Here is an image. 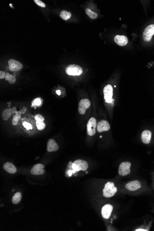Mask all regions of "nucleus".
I'll return each mask as SVG.
<instances>
[{
    "label": "nucleus",
    "mask_w": 154,
    "mask_h": 231,
    "mask_svg": "<svg viewBox=\"0 0 154 231\" xmlns=\"http://www.w3.org/2000/svg\"><path fill=\"white\" fill-rule=\"evenodd\" d=\"M6 74L3 71H0V79H3L6 77Z\"/></svg>",
    "instance_id": "28"
},
{
    "label": "nucleus",
    "mask_w": 154,
    "mask_h": 231,
    "mask_svg": "<svg viewBox=\"0 0 154 231\" xmlns=\"http://www.w3.org/2000/svg\"><path fill=\"white\" fill-rule=\"evenodd\" d=\"M154 35V24H151L145 28L143 33V40L146 42L151 40Z\"/></svg>",
    "instance_id": "4"
},
{
    "label": "nucleus",
    "mask_w": 154,
    "mask_h": 231,
    "mask_svg": "<svg viewBox=\"0 0 154 231\" xmlns=\"http://www.w3.org/2000/svg\"><path fill=\"white\" fill-rule=\"evenodd\" d=\"M9 69L12 72H17L21 70L23 65L20 62L14 59H10L8 61Z\"/></svg>",
    "instance_id": "7"
},
{
    "label": "nucleus",
    "mask_w": 154,
    "mask_h": 231,
    "mask_svg": "<svg viewBox=\"0 0 154 231\" xmlns=\"http://www.w3.org/2000/svg\"><path fill=\"white\" fill-rule=\"evenodd\" d=\"M73 172L74 173L76 171H85L88 168V164L86 161L82 160H77L72 164Z\"/></svg>",
    "instance_id": "2"
},
{
    "label": "nucleus",
    "mask_w": 154,
    "mask_h": 231,
    "mask_svg": "<svg viewBox=\"0 0 154 231\" xmlns=\"http://www.w3.org/2000/svg\"><path fill=\"white\" fill-rule=\"evenodd\" d=\"M21 112H18L16 113L14 116H13V119L12 123L13 124V125H17L18 124V122H19V120L20 118V116H21Z\"/></svg>",
    "instance_id": "23"
},
{
    "label": "nucleus",
    "mask_w": 154,
    "mask_h": 231,
    "mask_svg": "<svg viewBox=\"0 0 154 231\" xmlns=\"http://www.w3.org/2000/svg\"><path fill=\"white\" fill-rule=\"evenodd\" d=\"M91 106V102L88 99H83L80 101L79 103V112L80 114L83 115L85 114V111Z\"/></svg>",
    "instance_id": "8"
},
{
    "label": "nucleus",
    "mask_w": 154,
    "mask_h": 231,
    "mask_svg": "<svg viewBox=\"0 0 154 231\" xmlns=\"http://www.w3.org/2000/svg\"><path fill=\"white\" fill-rule=\"evenodd\" d=\"M135 231H147V230H145V229H137V230H136Z\"/></svg>",
    "instance_id": "31"
},
{
    "label": "nucleus",
    "mask_w": 154,
    "mask_h": 231,
    "mask_svg": "<svg viewBox=\"0 0 154 231\" xmlns=\"http://www.w3.org/2000/svg\"><path fill=\"white\" fill-rule=\"evenodd\" d=\"M35 119L36 121V123L42 122H44L45 119L41 114H36L35 116Z\"/></svg>",
    "instance_id": "24"
},
{
    "label": "nucleus",
    "mask_w": 154,
    "mask_h": 231,
    "mask_svg": "<svg viewBox=\"0 0 154 231\" xmlns=\"http://www.w3.org/2000/svg\"><path fill=\"white\" fill-rule=\"evenodd\" d=\"M3 168L6 172L9 174H14L17 172L16 167L10 162H8L5 163L3 165Z\"/></svg>",
    "instance_id": "17"
},
{
    "label": "nucleus",
    "mask_w": 154,
    "mask_h": 231,
    "mask_svg": "<svg viewBox=\"0 0 154 231\" xmlns=\"http://www.w3.org/2000/svg\"><path fill=\"white\" fill-rule=\"evenodd\" d=\"M45 166L42 164H37L32 168L30 173L33 175H41L45 173Z\"/></svg>",
    "instance_id": "13"
},
{
    "label": "nucleus",
    "mask_w": 154,
    "mask_h": 231,
    "mask_svg": "<svg viewBox=\"0 0 154 231\" xmlns=\"http://www.w3.org/2000/svg\"><path fill=\"white\" fill-rule=\"evenodd\" d=\"M141 187V183L138 180H133L128 182L126 185V188L130 191H135L138 190Z\"/></svg>",
    "instance_id": "12"
},
{
    "label": "nucleus",
    "mask_w": 154,
    "mask_h": 231,
    "mask_svg": "<svg viewBox=\"0 0 154 231\" xmlns=\"http://www.w3.org/2000/svg\"><path fill=\"white\" fill-rule=\"evenodd\" d=\"M151 135L152 133L150 131L145 130L143 131L141 134V139L142 142L145 144H149L150 143Z\"/></svg>",
    "instance_id": "16"
},
{
    "label": "nucleus",
    "mask_w": 154,
    "mask_h": 231,
    "mask_svg": "<svg viewBox=\"0 0 154 231\" xmlns=\"http://www.w3.org/2000/svg\"><path fill=\"white\" fill-rule=\"evenodd\" d=\"M114 42L119 45L123 46L128 42L127 38L124 35H116L114 37Z\"/></svg>",
    "instance_id": "14"
},
{
    "label": "nucleus",
    "mask_w": 154,
    "mask_h": 231,
    "mask_svg": "<svg viewBox=\"0 0 154 231\" xmlns=\"http://www.w3.org/2000/svg\"><path fill=\"white\" fill-rule=\"evenodd\" d=\"M56 93L58 95H61V91H60V90H57V91H56Z\"/></svg>",
    "instance_id": "30"
},
{
    "label": "nucleus",
    "mask_w": 154,
    "mask_h": 231,
    "mask_svg": "<svg viewBox=\"0 0 154 231\" xmlns=\"http://www.w3.org/2000/svg\"><path fill=\"white\" fill-rule=\"evenodd\" d=\"M97 125V121L95 118L92 117L88 121L87 124V130L89 136H93L95 134V128Z\"/></svg>",
    "instance_id": "6"
},
{
    "label": "nucleus",
    "mask_w": 154,
    "mask_h": 231,
    "mask_svg": "<svg viewBox=\"0 0 154 231\" xmlns=\"http://www.w3.org/2000/svg\"><path fill=\"white\" fill-rule=\"evenodd\" d=\"M5 79L7 81H9V83L11 84H13L16 81V78L13 76L9 74V73L6 74V77Z\"/></svg>",
    "instance_id": "22"
},
{
    "label": "nucleus",
    "mask_w": 154,
    "mask_h": 231,
    "mask_svg": "<svg viewBox=\"0 0 154 231\" xmlns=\"http://www.w3.org/2000/svg\"><path fill=\"white\" fill-rule=\"evenodd\" d=\"M97 131L98 132H102L108 131L110 128L109 124L107 121L105 120L100 121L97 125Z\"/></svg>",
    "instance_id": "10"
},
{
    "label": "nucleus",
    "mask_w": 154,
    "mask_h": 231,
    "mask_svg": "<svg viewBox=\"0 0 154 231\" xmlns=\"http://www.w3.org/2000/svg\"><path fill=\"white\" fill-rule=\"evenodd\" d=\"M59 149V146L53 139L48 140L47 144V150L49 152L57 151Z\"/></svg>",
    "instance_id": "15"
},
{
    "label": "nucleus",
    "mask_w": 154,
    "mask_h": 231,
    "mask_svg": "<svg viewBox=\"0 0 154 231\" xmlns=\"http://www.w3.org/2000/svg\"><path fill=\"white\" fill-rule=\"evenodd\" d=\"M66 74L71 76H79L83 73V69L80 66L70 65L66 68Z\"/></svg>",
    "instance_id": "3"
},
{
    "label": "nucleus",
    "mask_w": 154,
    "mask_h": 231,
    "mask_svg": "<svg viewBox=\"0 0 154 231\" xmlns=\"http://www.w3.org/2000/svg\"><path fill=\"white\" fill-rule=\"evenodd\" d=\"M117 191V189L114 186L113 182H108L105 184L103 190V195L106 198L113 196Z\"/></svg>",
    "instance_id": "1"
},
{
    "label": "nucleus",
    "mask_w": 154,
    "mask_h": 231,
    "mask_svg": "<svg viewBox=\"0 0 154 231\" xmlns=\"http://www.w3.org/2000/svg\"><path fill=\"white\" fill-rule=\"evenodd\" d=\"M41 103V100H40V99H39V98H37V99H35L34 101V104H35V105H38V106L40 105Z\"/></svg>",
    "instance_id": "29"
},
{
    "label": "nucleus",
    "mask_w": 154,
    "mask_h": 231,
    "mask_svg": "<svg viewBox=\"0 0 154 231\" xmlns=\"http://www.w3.org/2000/svg\"><path fill=\"white\" fill-rule=\"evenodd\" d=\"M36 125H37V128L39 130H43L45 128V124L44 123V122L36 123Z\"/></svg>",
    "instance_id": "25"
},
{
    "label": "nucleus",
    "mask_w": 154,
    "mask_h": 231,
    "mask_svg": "<svg viewBox=\"0 0 154 231\" xmlns=\"http://www.w3.org/2000/svg\"><path fill=\"white\" fill-rule=\"evenodd\" d=\"M113 207L109 204L105 205L102 209L101 213L102 217L104 219H108L111 215Z\"/></svg>",
    "instance_id": "11"
},
{
    "label": "nucleus",
    "mask_w": 154,
    "mask_h": 231,
    "mask_svg": "<svg viewBox=\"0 0 154 231\" xmlns=\"http://www.w3.org/2000/svg\"><path fill=\"white\" fill-rule=\"evenodd\" d=\"M12 114V110L10 109H6L2 113V118L3 120L6 121L10 117Z\"/></svg>",
    "instance_id": "19"
},
{
    "label": "nucleus",
    "mask_w": 154,
    "mask_h": 231,
    "mask_svg": "<svg viewBox=\"0 0 154 231\" xmlns=\"http://www.w3.org/2000/svg\"><path fill=\"white\" fill-rule=\"evenodd\" d=\"M131 163L129 162L121 163L119 167V174L122 176H125L130 174V167Z\"/></svg>",
    "instance_id": "5"
},
{
    "label": "nucleus",
    "mask_w": 154,
    "mask_h": 231,
    "mask_svg": "<svg viewBox=\"0 0 154 231\" xmlns=\"http://www.w3.org/2000/svg\"><path fill=\"white\" fill-rule=\"evenodd\" d=\"M85 12H86L87 15L91 19H95L98 18V13H97L94 12L92 11L90 9H86Z\"/></svg>",
    "instance_id": "21"
},
{
    "label": "nucleus",
    "mask_w": 154,
    "mask_h": 231,
    "mask_svg": "<svg viewBox=\"0 0 154 231\" xmlns=\"http://www.w3.org/2000/svg\"><path fill=\"white\" fill-rule=\"evenodd\" d=\"M22 197V195L21 193H15L13 196L12 198V202L13 204H18L19 202H20Z\"/></svg>",
    "instance_id": "20"
},
{
    "label": "nucleus",
    "mask_w": 154,
    "mask_h": 231,
    "mask_svg": "<svg viewBox=\"0 0 154 231\" xmlns=\"http://www.w3.org/2000/svg\"><path fill=\"white\" fill-rule=\"evenodd\" d=\"M113 87L110 85H108L105 86L103 89L104 99L107 103H111L112 101Z\"/></svg>",
    "instance_id": "9"
},
{
    "label": "nucleus",
    "mask_w": 154,
    "mask_h": 231,
    "mask_svg": "<svg viewBox=\"0 0 154 231\" xmlns=\"http://www.w3.org/2000/svg\"><path fill=\"white\" fill-rule=\"evenodd\" d=\"M23 126L27 129V130L32 129V127L30 123L27 122H24L23 123Z\"/></svg>",
    "instance_id": "27"
},
{
    "label": "nucleus",
    "mask_w": 154,
    "mask_h": 231,
    "mask_svg": "<svg viewBox=\"0 0 154 231\" xmlns=\"http://www.w3.org/2000/svg\"><path fill=\"white\" fill-rule=\"evenodd\" d=\"M71 12L67 11L66 10H63L60 13V16L63 20H67L68 19L71 18Z\"/></svg>",
    "instance_id": "18"
},
{
    "label": "nucleus",
    "mask_w": 154,
    "mask_h": 231,
    "mask_svg": "<svg viewBox=\"0 0 154 231\" xmlns=\"http://www.w3.org/2000/svg\"><path fill=\"white\" fill-rule=\"evenodd\" d=\"M34 2L36 4H37L38 6H40V7L45 8L46 7L45 4L40 0H34Z\"/></svg>",
    "instance_id": "26"
}]
</instances>
